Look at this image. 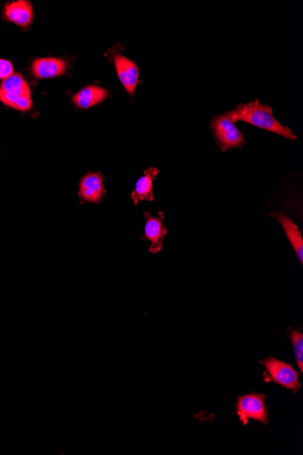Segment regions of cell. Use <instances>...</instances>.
Masks as SVG:
<instances>
[{
  "mask_svg": "<svg viewBox=\"0 0 303 455\" xmlns=\"http://www.w3.org/2000/svg\"><path fill=\"white\" fill-rule=\"evenodd\" d=\"M230 117L237 123V121L246 122L254 127L270 131L286 139L296 140L297 136L289 127H284L274 117L271 106L262 105L258 100L246 104H239L232 111Z\"/></svg>",
  "mask_w": 303,
  "mask_h": 455,
  "instance_id": "6da1fadb",
  "label": "cell"
},
{
  "mask_svg": "<svg viewBox=\"0 0 303 455\" xmlns=\"http://www.w3.org/2000/svg\"><path fill=\"white\" fill-rule=\"evenodd\" d=\"M210 127L217 146L223 152L241 148L246 143V137L230 117L229 112L213 117Z\"/></svg>",
  "mask_w": 303,
  "mask_h": 455,
  "instance_id": "7a4b0ae2",
  "label": "cell"
},
{
  "mask_svg": "<svg viewBox=\"0 0 303 455\" xmlns=\"http://www.w3.org/2000/svg\"><path fill=\"white\" fill-rule=\"evenodd\" d=\"M239 420L246 426L250 420H255L263 424L269 421V410L266 404V396L261 393H249L239 396L235 404Z\"/></svg>",
  "mask_w": 303,
  "mask_h": 455,
  "instance_id": "3957f363",
  "label": "cell"
},
{
  "mask_svg": "<svg viewBox=\"0 0 303 455\" xmlns=\"http://www.w3.org/2000/svg\"><path fill=\"white\" fill-rule=\"evenodd\" d=\"M261 363L266 369V374L268 375L267 382H274L279 386L292 391L293 393L301 390L300 374L289 363L281 361L274 357H268Z\"/></svg>",
  "mask_w": 303,
  "mask_h": 455,
  "instance_id": "277c9868",
  "label": "cell"
},
{
  "mask_svg": "<svg viewBox=\"0 0 303 455\" xmlns=\"http://www.w3.org/2000/svg\"><path fill=\"white\" fill-rule=\"evenodd\" d=\"M105 177L101 173L90 172L82 177L78 195L82 203H100L106 195Z\"/></svg>",
  "mask_w": 303,
  "mask_h": 455,
  "instance_id": "5b68a950",
  "label": "cell"
},
{
  "mask_svg": "<svg viewBox=\"0 0 303 455\" xmlns=\"http://www.w3.org/2000/svg\"><path fill=\"white\" fill-rule=\"evenodd\" d=\"M115 66L118 73L119 80L127 91V93L133 96L136 92V88L139 82L140 70L136 64L124 56L121 53H114Z\"/></svg>",
  "mask_w": 303,
  "mask_h": 455,
  "instance_id": "8992f818",
  "label": "cell"
},
{
  "mask_svg": "<svg viewBox=\"0 0 303 455\" xmlns=\"http://www.w3.org/2000/svg\"><path fill=\"white\" fill-rule=\"evenodd\" d=\"M146 218L145 239L150 242L149 252L156 253L160 252L164 246V240L167 234V229L164 225L163 213L159 212L158 216L143 214Z\"/></svg>",
  "mask_w": 303,
  "mask_h": 455,
  "instance_id": "52a82bcc",
  "label": "cell"
},
{
  "mask_svg": "<svg viewBox=\"0 0 303 455\" xmlns=\"http://www.w3.org/2000/svg\"><path fill=\"white\" fill-rule=\"evenodd\" d=\"M160 170L151 167L145 171L143 176L137 180L136 188L131 194V200L134 204L141 201H154V181Z\"/></svg>",
  "mask_w": 303,
  "mask_h": 455,
  "instance_id": "ba28073f",
  "label": "cell"
},
{
  "mask_svg": "<svg viewBox=\"0 0 303 455\" xmlns=\"http://www.w3.org/2000/svg\"><path fill=\"white\" fill-rule=\"evenodd\" d=\"M4 14L9 22L23 27L31 24L34 16L32 6L26 0L8 3L6 5Z\"/></svg>",
  "mask_w": 303,
  "mask_h": 455,
  "instance_id": "9c48e42d",
  "label": "cell"
},
{
  "mask_svg": "<svg viewBox=\"0 0 303 455\" xmlns=\"http://www.w3.org/2000/svg\"><path fill=\"white\" fill-rule=\"evenodd\" d=\"M66 69L65 61L55 57H43L32 63V71L36 78H50L63 75Z\"/></svg>",
  "mask_w": 303,
  "mask_h": 455,
  "instance_id": "30bf717a",
  "label": "cell"
},
{
  "mask_svg": "<svg viewBox=\"0 0 303 455\" xmlns=\"http://www.w3.org/2000/svg\"><path fill=\"white\" fill-rule=\"evenodd\" d=\"M272 218L276 219L283 227L284 232H286V237L289 239L290 245L293 246L295 250L297 258H299L301 264H303V238L301 231L297 227L295 223L293 220L287 218L286 215L281 213H272Z\"/></svg>",
  "mask_w": 303,
  "mask_h": 455,
  "instance_id": "8fae6325",
  "label": "cell"
},
{
  "mask_svg": "<svg viewBox=\"0 0 303 455\" xmlns=\"http://www.w3.org/2000/svg\"><path fill=\"white\" fill-rule=\"evenodd\" d=\"M108 90L99 85H88L73 97V102L78 108L85 109L99 105L108 97Z\"/></svg>",
  "mask_w": 303,
  "mask_h": 455,
  "instance_id": "7c38bea8",
  "label": "cell"
},
{
  "mask_svg": "<svg viewBox=\"0 0 303 455\" xmlns=\"http://www.w3.org/2000/svg\"><path fill=\"white\" fill-rule=\"evenodd\" d=\"M0 90L17 96L31 97L29 85L23 76L18 73H14L13 75L3 80Z\"/></svg>",
  "mask_w": 303,
  "mask_h": 455,
  "instance_id": "4fadbf2b",
  "label": "cell"
},
{
  "mask_svg": "<svg viewBox=\"0 0 303 455\" xmlns=\"http://www.w3.org/2000/svg\"><path fill=\"white\" fill-rule=\"evenodd\" d=\"M0 102L18 110V111H27L33 106L31 97L17 96V94L5 92L1 90H0Z\"/></svg>",
  "mask_w": 303,
  "mask_h": 455,
  "instance_id": "5bb4252c",
  "label": "cell"
},
{
  "mask_svg": "<svg viewBox=\"0 0 303 455\" xmlns=\"http://www.w3.org/2000/svg\"><path fill=\"white\" fill-rule=\"evenodd\" d=\"M289 337L292 342L293 351H295V356L297 365L300 369V372L302 374L303 372V334L302 332L298 331L295 329H290Z\"/></svg>",
  "mask_w": 303,
  "mask_h": 455,
  "instance_id": "9a60e30c",
  "label": "cell"
},
{
  "mask_svg": "<svg viewBox=\"0 0 303 455\" xmlns=\"http://www.w3.org/2000/svg\"><path fill=\"white\" fill-rule=\"evenodd\" d=\"M13 74V65H12L10 61L0 59V79L5 80L6 78Z\"/></svg>",
  "mask_w": 303,
  "mask_h": 455,
  "instance_id": "2e32d148",
  "label": "cell"
}]
</instances>
